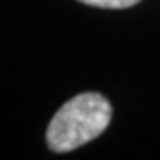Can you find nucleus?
<instances>
[{
	"label": "nucleus",
	"instance_id": "1",
	"mask_svg": "<svg viewBox=\"0 0 160 160\" xmlns=\"http://www.w3.org/2000/svg\"><path fill=\"white\" fill-rule=\"evenodd\" d=\"M112 107L98 92H82L64 103L52 118L46 144L55 153H68L107 130Z\"/></svg>",
	"mask_w": 160,
	"mask_h": 160
},
{
	"label": "nucleus",
	"instance_id": "2",
	"mask_svg": "<svg viewBox=\"0 0 160 160\" xmlns=\"http://www.w3.org/2000/svg\"><path fill=\"white\" fill-rule=\"evenodd\" d=\"M78 2H84L92 7H102V9H126L139 4L141 0H78Z\"/></svg>",
	"mask_w": 160,
	"mask_h": 160
}]
</instances>
